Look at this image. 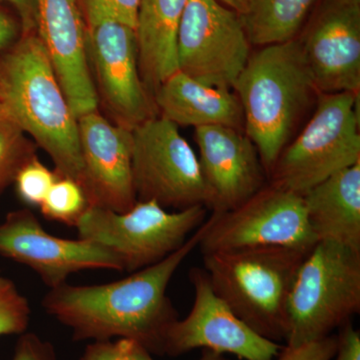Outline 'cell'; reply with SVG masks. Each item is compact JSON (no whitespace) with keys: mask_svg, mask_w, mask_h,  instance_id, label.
I'll use <instances>...</instances> for the list:
<instances>
[{"mask_svg":"<svg viewBox=\"0 0 360 360\" xmlns=\"http://www.w3.org/2000/svg\"><path fill=\"white\" fill-rule=\"evenodd\" d=\"M207 226L206 219L179 250L120 281L101 285L65 283L51 288L42 307L72 330L75 340L127 338L150 354L163 355L168 329L179 319L167 295L168 284Z\"/></svg>","mask_w":360,"mask_h":360,"instance_id":"1","label":"cell"},{"mask_svg":"<svg viewBox=\"0 0 360 360\" xmlns=\"http://www.w3.org/2000/svg\"><path fill=\"white\" fill-rule=\"evenodd\" d=\"M0 111L51 156L59 176L84 191L77 117L37 33L0 56Z\"/></svg>","mask_w":360,"mask_h":360,"instance_id":"2","label":"cell"},{"mask_svg":"<svg viewBox=\"0 0 360 360\" xmlns=\"http://www.w3.org/2000/svg\"><path fill=\"white\" fill-rule=\"evenodd\" d=\"M250 54L233 89L243 106L245 134L269 175L315 94L298 39L260 46Z\"/></svg>","mask_w":360,"mask_h":360,"instance_id":"3","label":"cell"},{"mask_svg":"<svg viewBox=\"0 0 360 360\" xmlns=\"http://www.w3.org/2000/svg\"><path fill=\"white\" fill-rule=\"evenodd\" d=\"M309 250L283 246L203 255L213 290L239 319L274 342L288 335V300Z\"/></svg>","mask_w":360,"mask_h":360,"instance_id":"4","label":"cell"},{"mask_svg":"<svg viewBox=\"0 0 360 360\" xmlns=\"http://www.w3.org/2000/svg\"><path fill=\"white\" fill-rule=\"evenodd\" d=\"M360 311V251L317 241L303 259L288 300L286 345L322 340Z\"/></svg>","mask_w":360,"mask_h":360,"instance_id":"5","label":"cell"},{"mask_svg":"<svg viewBox=\"0 0 360 360\" xmlns=\"http://www.w3.org/2000/svg\"><path fill=\"white\" fill-rule=\"evenodd\" d=\"M302 134L274 163L271 184L300 195L360 161L359 92L319 94Z\"/></svg>","mask_w":360,"mask_h":360,"instance_id":"6","label":"cell"},{"mask_svg":"<svg viewBox=\"0 0 360 360\" xmlns=\"http://www.w3.org/2000/svg\"><path fill=\"white\" fill-rule=\"evenodd\" d=\"M205 220V205L168 212L155 201L137 200L125 212L89 206L75 227L79 238L112 251L132 274L179 250Z\"/></svg>","mask_w":360,"mask_h":360,"instance_id":"7","label":"cell"},{"mask_svg":"<svg viewBox=\"0 0 360 360\" xmlns=\"http://www.w3.org/2000/svg\"><path fill=\"white\" fill-rule=\"evenodd\" d=\"M316 243L302 196L269 182L238 207L213 212L198 246L203 255L266 246L310 250Z\"/></svg>","mask_w":360,"mask_h":360,"instance_id":"8","label":"cell"},{"mask_svg":"<svg viewBox=\"0 0 360 360\" xmlns=\"http://www.w3.org/2000/svg\"><path fill=\"white\" fill-rule=\"evenodd\" d=\"M132 137L137 200H153L179 210L206 207L208 194L200 161L176 124L153 116L132 129Z\"/></svg>","mask_w":360,"mask_h":360,"instance_id":"9","label":"cell"},{"mask_svg":"<svg viewBox=\"0 0 360 360\" xmlns=\"http://www.w3.org/2000/svg\"><path fill=\"white\" fill-rule=\"evenodd\" d=\"M240 15L217 0H188L177 33L179 70L201 84L231 89L250 56Z\"/></svg>","mask_w":360,"mask_h":360,"instance_id":"10","label":"cell"},{"mask_svg":"<svg viewBox=\"0 0 360 360\" xmlns=\"http://www.w3.org/2000/svg\"><path fill=\"white\" fill-rule=\"evenodd\" d=\"M194 300L186 319L168 329L163 355L179 356L196 348L243 360H274L283 349L278 342L262 338L232 311L213 290L205 269L193 267L188 274Z\"/></svg>","mask_w":360,"mask_h":360,"instance_id":"11","label":"cell"},{"mask_svg":"<svg viewBox=\"0 0 360 360\" xmlns=\"http://www.w3.org/2000/svg\"><path fill=\"white\" fill-rule=\"evenodd\" d=\"M86 27L98 99L115 124L132 130L155 116L156 108L139 73L135 30L110 20L89 21Z\"/></svg>","mask_w":360,"mask_h":360,"instance_id":"12","label":"cell"},{"mask_svg":"<svg viewBox=\"0 0 360 360\" xmlns=\"http://www.w3.org/2000/svg\"><path fill=\"white\" fill-rule=\"evenodd\" d=\"M0 255L30 267L51 290L80 270L124 271L112 251L86 239L51 236L28 208L7 213L0 224Z\"/></svg>","mask_w":360,"mask_h":360,"instance_id":"13","label":"cell"},{"mask_svg":"<svg viewBox=\"0 0 360 360\" xmlns=\"http://www.w3.org/2000/svg\"><path fill=\"white\" fill-rule=\"evenodd\" d=\"M319 94L360 89V6L322 0L302 39Z\"/></svg>","mask_w":360,"mask_h":360,"instance_id":"14","label":"cell"},{"mask_svg":"<svg viewBox=\"0 0 360 360\" xmlns=\"http://www.w3.org/2000/svg\"><path fill=\"white\" fill-rule=\"evenodd\" d=\"M89 206L125 212L136 203L132 175V130L103 117L98 110L77 118Z\"/></svg>","mask_w":360,"mask_h":360,"instance_id":"15","label":"cell"},{"mask_svg":"<svg viewBox=\"0 0 360 360\" xmlns=\"http://www.w3.org/2000/svg\"><path fill=\"white\" fill-rule=\"evenodd\" d=\"M37 37L77 117L98 110L87 27L77 0H34Z\"/></svg>","mask_w":360,"mask_h":360,"instance_id":"16","label":"cell"},{"mask_svg":"<svg viewBox=\"0 0 360 360\" xmlns=\"http://www.w3.org/2000/svg\"><path fill=\"white\" fill-rule=\"evenodd\" d=\"M201 174L213 212H229L266 184L257 146L243 131L224 125L196 127Z\"/></svg>","mask_w":360,"mask_h":360,"instance_id":"17","label":"cell"},{"mask_svg":"<svg viewBox=\"0 0 360 360\" xmlns=\"http://www.w3.org/2000/svg\"><path fill=\"white\" fill-rule=\"evenodd\" d=\"M153 101L161 117L177 127H245L243 106L231 89L201 84L179 70L160 85Z\"/></svg>","mask_w":360,"mask_h":360,"instance_id":"18","label":"cell"},{"mask_svg":"<svg viewBox=\"0 0 360 360\" xmlns=\"http://www.w3.org/2000/svg\"><path fill=\"white\" fill-rule=\"evenodd\" d=\"M302 200L317 241L360 251V161L312 187Z\"/></svg>","mask_w":360,"mask_h":360,"instance_id":"19","label":"cell"},{"mask_svg":"<svg viewBox=\"0 0 360 360\" xmlns=\"http://www.w3.org/2000/svg\"><path fill=\"white\" fill-rule=\"evenodd\" d=\"M188 0H141L136 34L142 82L153 96L177 66V33Z\"/></svg>","mask_w":360,"mask_h":360,"instance_id":"20","label":"cell"},{"mask_svg":"<svg viewBox=\"0 0 360 360\" xmlns=\"http://www.w3.org/2000/svg\"><path fill=\"white\" fill-rule=\"evenodd\" d=\"M317 0H248L240 15L250 44H283L296 39Z\"/></svg>","mask_w":360,"mask_h":360,"instance_id":"21","label":"cell"},{"mask_svg":"<svg viewBox=\"0 0 360 360\" xmlns=\"http://www.w3.org/2000/svg\"><path fill=\"white\" fill-rule=\"evenodd\" d=\"M37 156V144L30 141L11 120L0 113V195L13 184L21 167Z\"/></svg>","mask_w":360,"mask_h":360,"instance_id":"22","label":"cell"},{"mask_svg":"<svg viewBox=\"0 0 360 360\" xmlns=\"http://www.w3.org/2000/svg\"><path fill=\"white\" fill-rule=\"evenodd\" d=\"M89 206L84 188L75 180L58 175L39 208L45 219L75 227Z\"/></svg>","mask_w":360,"mask_h":360,"instance_id":"23","label":"cell"},{"mask_svg":"<svg viewBox=\"0 0 360 360\" xmlns=\"http://www.w3.org/2000/svg\"><path fill=\"white\" fill-rule=\"evenodd\" d=\"M58 176L56 170L45 167L37 155L20 168L13 184L22 202L39 207Z\"/></svg>","mask_w":360,"mask_h":360,"instance_id":"24","label":"cell"},{"mask_svg":"<svg viewBox=\"0 0 360 360\" xmlns=\"http://www.w3.org/2000/svg\"><path fill=\"white\" fill-rule=\"evenodd\" d=\"M30 307L13 281L0 276V336L22 335L30 323Z\"/></svg>","mask_w":360,"mask_h":360,"instance_id":"25","label":"cell"},{"mask_svg":"<svg viewBox=\"0 0 360 360\" xmlns=\"http://www.w3.org/2000/svg\"><path fill=\"white\" fill-rule=\"evenodd\" d=\"M86 22L110 20L134 28L141 0H82Z\"/></svg>","mask_w":360,"mask_h":360,"instance_id":"26","label":"cell"},{"mask_svg":"<svg viewBox=\"0 0 360 360\" xmlns=\"http://www.w3.org/2000/svg\"><path fill=\"white\" fill-rule=\"evenodd\" d=\"M80 360H155L153 354L137 341L120 340L96 341L85 349Z\"/></svg>","mask_w":360,"mask_h":360,"instance_id":"27","label":"cell"},{"mask_svg":"<svg viewBox=\"0 0 360 360\" xmlns=\"http://www.w3.org/2000/svg\"><path fill=\"white\" fill-rule=\"evenodd\" d=\"M338 347V336L328 335L298 347L285 345L274 360H331Z\"/></svg>","mask_w":360,"mask_h":360,"instance_id":"28","label":"cell"},{"mask_svg":"<svg viewBox=\"0 0 360 360\" xmlns=\"http://www.w3.org/2000/svg\"><path fill=\"white\" fill-rule=\"evenodd\" d=\"M13 360H56V356L51 343L40 340L34 333H22Z\"/></svg>","mask_w":360,"mask_h":360,"instance_id":"29","label":"cell"},{"mask_svg":"<svg viewBox=\"0 0 360 360\" xmlns=\"http://www.w3.org/2000/svg\"><path fill=\"white\" fill-rule=\"evenodd\" d=\"M335 360H360V333L350 322L341 328Z\"/></svg>","mask_w":360,"mask_h":360,"instance_id":"30","label":"cell"},{"mask_svg":"<svg viewBox=\"0 0 360 360\" xmlns=\"http://www.w3.org/2000/svg\"><path fill=\"white\" fill-rule=\"evenodd\" d=\"M18 25L13 18L0 11V56H4L18 40Z\"/></svg>","mask_w":360,"mask_h":360,"instance_id":"31","label":"cell"},{"mask_svg":"<svg viewBox=\"0 0 360 360\" xmlns=\"http://www.w3.org/2000/svg\"><path fill=\"white\" fill-rule=\"evenodd\" d=\"M0 2L11 4L18 11L22 25V34L33 32V30H37L35 6H33L32 0H0Z\"/></svg>","mask_w":360,"mask_h":360,"instance_id":"32","label":"cell"},{"mask_svg":"<svg viewBox=\"0 0 360 360\" xmlns=\"http://www.w3.org/2000/svg\"><path fill=\"white\" fill-rule=\"evenodd\" d=\"M217 1L233 9L239 15H243L245 13L246 4H248V0H217Z\"/></svg>","mask_w":360,"mask_h":360,"instance_id":"33","label":"cell"},{"mask_svg":"<svg viewBox=\"0 0 360 360\" xmlns=\"http://www.w3.org/2000/svg\"><path fill=\"white\" fill-rule=\"evenodd\" d=\"M198 360H229L224 354H217L212 350L203 349L202 354Z\"/></svg>","mask_w":360,"mask_h":360,"instance_id":"34","label":"cell"},{"mask_svg":"<svg viewBox=\"0 0 360 360\" xmlns=\"http://www.w3.org/2000/svg\"><path fill=\"white\" fill-rule=\"evenodd\" d=\"M345 1L355 4V6H360V0H345Z\"/></svg>","mask_w":360,"mask_h":360,"instance_id":"35","label":"cell"},{"mask_svg":"<svg viewBox=\"0 0 360 360\" xmlns=\"http://www.w3.org/2000/svg\"><path fill=\"white\" fill-rule=\"evenodd\" d=\"M0 113H1V111H0Z\"/></svg>","mask_w":360,"mask_h":360,"instance_id":"36","label":"cell"}]
</instances>
